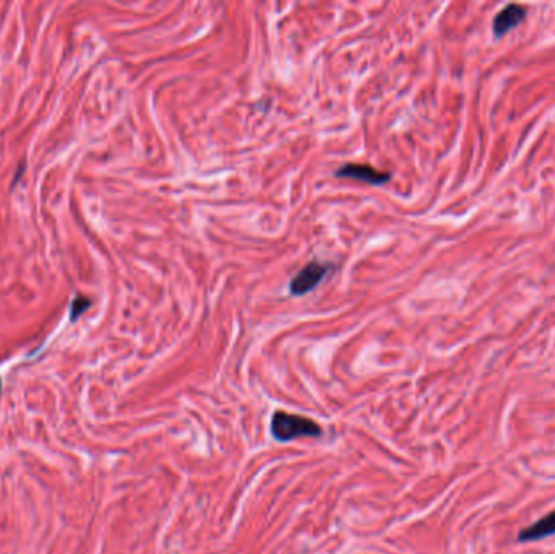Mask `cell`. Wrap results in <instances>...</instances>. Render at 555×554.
I'll return each mask as SVG.
<instances>
[{
  "instance_id": "obj_1",
  "label": "cell",
  "mask_w": 555,
  "mask_h": 554,
  "mask_svg": "<svg viewBox=\"0 0 555 554\" xmlns=\"http://www.w3.org/2000/svg\"><path fill=\"white\" fill-rule=\"evenodd\" d=\"M272 434L278 441L288 442L302 436H320L321 427L314 420L305 418V416L286 413V411H276L272 418Z\"/></svg>"
},
{
  "instance_id": "obj_2",
  "label": "cell",
  "mask_w": 555,
  "mask_h": 554,
  "mask_svg": "<svg viewBox=\"0 0 555 554\" xmlns=\"http://www.w3.org/2000/svg\"><path fill=\"white\" fill-rule=\"evenodd\" d=\"M326 273H328V265H325V263H320L317 260L307 263V265L293 278V282H291V293H293L294 296H304V294L310 293L312 289L325 278Z\"/></svg>"
},
{
  "instance_id": "obj_3",
  "label": "cell",
  "mask_w": 555,
  "mask_h": 554,
  "mask_svg": "<svg viewBox=\"0 0 555 554\" xmlns=\"http://www.w3.org/2000/svg\"><path fill=\"white\" fill-rule=\"evenodd\" d=\"M336 176L359 179V181L372 184V186H380V184L390 181L391 174L375 170V168L369 165H352L351 163V165H345L343 168H340V170L336 171Z\"/></svg>"
},
{
  "instance_id": "obj_4",
  "label": "cell",
  "mask_w": 555,
  "mask_h": 554,
  "mask_svg": "<svg viewBox=\"0 0 555 554\" xmlns=\"http://www.w3.org/2000/svg\"><path fill=\"white\" fill-rule=\"evenodd\" d=\"M555 533V510H552L551 514H547L542 519H539L535 524L528 527V529L521 530L520 535H518V540L521 543L526 541H537L542 540V538L551 536Z\"/></svg>"
},
{
  "instance_id": "obj_5",
  "label": "cell",
  "mask_w": 555,
  "mask_h": 554,
  "mask_svg": "<svg viewBox=\"0 0 555 554\" xmlns=\"http://www.w3.org/2000/svg\"><path fill=\"white\" fill-rule=\"evenodd\" d=\"M525 18V8L520 5L511 4L509 7H505L502 12L495 17L494 22V31L497 36L509 33L511 28H515L516 25H520Z\"/></svg>"
}]
</instances>
